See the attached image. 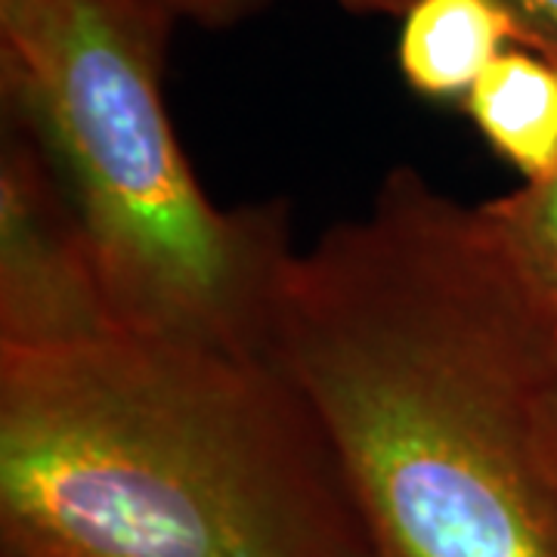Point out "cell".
<instances>
[{
  "instance_id": "5",
  "label": "cell",
  "mask_w": 557,
  "mask_h": 557,
  "mask_svg": "<svg viewBox=\"0 0 557 557\" xmlns=\"http://www.w3.org/2000/svg\"><path fill=\"white\" fill-rule=\"evenodd\" d=\"M515 44L518 28L496 0H412L399 16V75L424 100L461 102Z\"/></svg>"
},
{
  "instance_id": "4",
  "label": "cell",
  "mask_w": 557,
  "mask_h": 557,
  "mask_svg": "<svg viewBox=\"0 0 557 557\" xmlns=\"http://www.w3.org/2000/svg\"><path fill=\"white\" fill-rule=\"evenodd\" d=\"M119 317L75 205L40 143L3 119L0 139V347L87 338Z\"/></svg>"
},
{
  "instance_id": "2",
  "label": "cell",
  "mask_w": 557,
  "mask_h": 557,
  "mask_svg": "<svg viewBox=\"0 0 557 557\" xmlns=\"http://www.w3.org/2000/svg\"><path fill=\"white\" fill-rule=\"evenodd\" d=\"M0 557H366L276 362L134 325L0 347Z\"/></svg>"
},
{
  "instance_id": "7",
  "label": "cell",
  "mask_w": 557,
  "mask_h": 557,
  "mask_svg": "<svg viewBox=\"0 0 557 557\" xmlns=\"http://www.w3.org/2000/svg\"><path fill=\"white\" fill-rule=\"evenodd\" d=\"M480 208L523 285L557 313V168Z\"/></svg>"
},
{
  "instance_id": "3",
  "label": "cell",
  "mask_w": 557,
  "mask_h": 557,
  "mask_svg": "<svg viewBox=\"0 0 557 557\" xmlns=\"http://www.w3.org/2000/svg\"><path fill=\"white\" fill-rule=\"evenodd\" d=\"M149 0H0V97L60 174L121 325L267 357L295 255L282 199L220 208L164 102Z\"/></svg>"
},
{
  "instance_id": "6",
  "label": "cell",
  "mask_w": 557,
  "mask_h": 557,
  "mask_svg": "<svg viewBox=\"0 0 557 557\" xmlns=\"http://www.w3.org/2000/svg\"><path fill=\"white\" fill-rule=\"evenodd\" d=\"M461 109L523 180L557 168V60L523 44L508 47L468 90Z\"/></svg>"
},
{
  "instance_id": "1",
  "label": "cell",
  "mask_w": 557,
  "mask_h": 557,
  "mask_svg": "<svg viewBox=\"0 0 557 557\" xmlns=\"http://www.w3.org/2000/svg\"><path fill=\"white\" fill-rule=\"evenodd\" d=\"M267 357L325 428L366 557H557L536 434L557 313L480 205L391 168L359 218L288 258Z\"/></svg>"
},
{
  "instance_id": "8",
  "label": "cell",
  "mask_w": 557,
  "mask_h": 557,
  "mask_svg": "<svg viewBox=\"0 0 557 557\" xmlns=\"http://www.w3.org/2000/svg\"><path fill=\"white\" fill-rule=\"evenodd\" d=\"M350 16H403L412 0H335ZM518 28V40L530 50L557 60V0H496Z\"/></svg>"
},
{
  "instance_id": "9",
  "label": "cell",
  "mask_w": 557,
  "mask_h": 557,
  "mask_svg": "<svg viewBox=\"0 0 557 557\" xmlns=\"http://www.w3.org/2000/svg\"><path fill=\"white\" fill-rule=\"evenodd\" d=\"M174 22H193L201 28H226L258 13L260 0H149Z\"/></svg>"
},
{
  "instance_id": "10",
  "label": "cell",
  "mask_w": 557,
  "mask_h": 557,
  "mask_svg": "<svg viewBox=\"0 0 557 557\" xmlns=\"http://www.w3.org/2000/svg\"><path fill=\"white\" fill-rule=\"evenodd\" d=\"M536 434L542 456L548 461V468L557 474V375L552 379V384L545 387L542 399H539Z\"/></svg>"
}]
</instances>
